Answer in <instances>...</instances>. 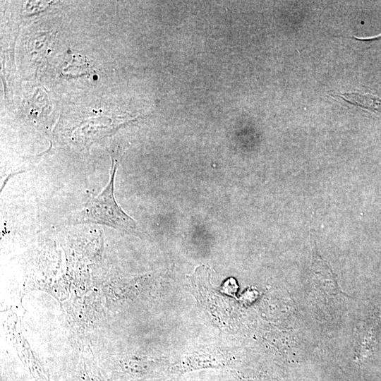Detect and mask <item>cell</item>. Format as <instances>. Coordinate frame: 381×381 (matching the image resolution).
I'll list each match as a JSON object with an SVG mask.
<instances>
[{
	"mask_svg": "<svg viewBox=\"0 0 381 381\" xmlns=\"http://www.w3.org/2000/svg\"><path fill=\"white\" fill-rule=\"evenodd\" d=\"M116 160L112 159L109 181L103 190L95 198L84 204L75 216L78 223H95L107 225L126 232H137L135 221L118 205L114 195Z\"/></svg>",
	"mask_w": 381,
	"mask_h": 381,
	"instance_id": "6da1fadb",
	"label": "cell"
},
{
	"mask_svg": "<svg viewBox=\"0 0 381 381\" xmlns=\"http://www.w3.org/2000/svg\"><path fill=\"white\" fill-rule=\"evenodd\" d=\"M338 96L351 104L381 115V98L379 97L358 92H344Z\"/></svg>",
	"mask_w": 381,
	"mask_h": 381,
	"instance_id": "7a4b0ae2",
	"label": "cell"
}]
</instances>
